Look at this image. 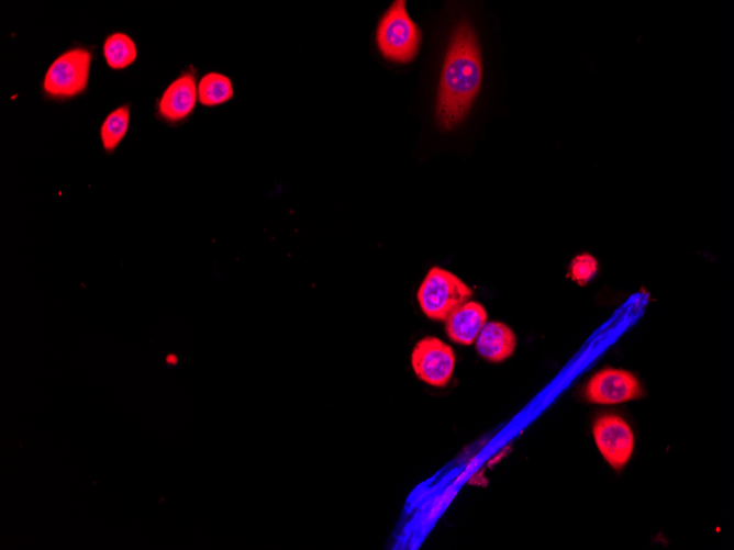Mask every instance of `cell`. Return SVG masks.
<instances>
[{"mask_svg": "<svg viewBox=\"0 0 734 550\" xmlns=\"http://www.w3.org/2000/svg\"><path fill=\"white\" fill-rule=\"evenodd\" d=\"M482 66L475 33L467 22L456 27L444 61L436 114L442 127L451 130L468 112L479 91Z\"/></svg>", "mask_w": 734, "mask_h": 550, "instance_id": "obj_1", "label": "cell"}, {"mask_svg": "<svg viewBox=\"0 0 734 550\" xmlns=\"http://www.w3.org/2000/svg\"><path fill=\"white\" fill-rule=\"evenodd\" d=\"M376 40L385 58L401 64L414 59L421 33L407 12L404 0L394 1L385 12L377 27Z\"/></svg>", "mask_w": 734, "mask_h": 550, "instance_id": "obj_2", "label": "cell"}, {"mask_svg": "<svg viewBox=\"0 0 734 550\" xmlns=\"http://www.w3.org/2000/svg\"><path fill=\"white\" fill-rule=\"evenodd\" d=\"M471 294L472 290L457 276L441 267H433L420 284L416 299L429 318L445 321Z\"/></svg>", "mask_w": 734, "mask_h": 550, "instance_id": "obj_3", "label": "cell"}, {"mask_svg": "<svg viewBox=\"0 0 734 550\" xmlns=\"http://www.w3.org/2000/svg\"><path fill=\"white\" fill-rule=\"evenodd\" d=\"M91 60L92 54L84 47H74L60 54L45 74V94L53 99H69L84 92Z\"/></svg>", "mask_w": 734, "mask_h": 550, "instance_id": "obj_4", "label": "cell"}, {"mask_svg": "<svg viewBox=\"0 0 734 550\" xmlns=\"http://www.w3.org/2000/svg\"><path fill=\"white\" fill-rule=\"evenodd\" d=\"M455 362L453 348L434 336L419 340L411 352V366L415 375L433 386L448 384Z\"/></svg>", "mask_w": 734, "mask_h": 550, "instance_id": "obj_5", "label": "cell"}, {"mask_svg": "<svg viewBox=\"0 0 734 550\" xmlns=\"http://www.w3.org/2000/svg\"><path fill=\"white\" fill-rule=\"evenodd\" d=\"M592 434L603 459L613 469H623L634 449V435L629 424L619 415L604 414L596 419Z\"/></svg>", "mask_w": 734, "mask_h": 550, "instance_id": "obj_6", "label": "cell"}, {"mask_svg": "<svg viewBox=\"0 0 734 550\" xmlns=\"http://www.w3.org/2000/svg\"><path fill=\"white\" fill-rule=\"evenodd\" d=\"M583 394L590 403L613 405L640 399L643 395V388L632 372L605 368L590 378Z\"/></svg>", "mask_w": 734, "mask_h": 550, "instance_id": "obj_7", "label": "cell"}, {"mask_svg": "<svg viewBox=\"0 0 734 550\" xmlns=\"http://www.w3.org/2000/svg\"><path fill=\"white\" fill-rule=\"evenodd\" d=\"M198 100V85L191 72L176 78L163 92L157 110L168 122H178L191 114Z\"/></svg>", "mask_w": 734, "mask_h": 550, "instance_id": "obj_8", "label": "cell"}, {"mask_svg": "<svg viewBox=\"0 0 734 550\" xmlns=\"http://www.w3.org/2000/svg\"><path fill=\"white\" fill-rule=\"evenodd\" d=\"M487 319V312L482 304L467 301L447 316L445 330L454 343L469 346L475 343Z\"/></svg>", "mask_w": 734, "mask_h": 550, "instance_id": "obj_9", "label": "cell"}, {"mask_svg": "<svg viewBox=\"0 0 734 550\" xmlns=\"http://www.w3.org/2000/svg\"><path fill=\"white\" fill-rule=\"evenodd\" d=\"M477 352L488 361L510 358L516 347L514 332L501 322H487L475 340Z\"/></svg>", "mask_w": 734, "mask_h": 550, "instance_id": "obj_10", "label": "cell"}, {"mask_svg": "<svg viewBox=\"0 0 734 550\" xmlns=\"http://www.w3.org/2000/svg\"><path fill=\"white\" fill-rule=\"evenodd\" d=\"M103 56L110 68L123 69L136 59V45L129 35L116 32L104 41Z\"/></svg>", "mask_w": 734, "mask_h": 550, "instance_id": "obj_11", "label": "cell"}, {"mask_svg": "<svg viewBox=\"0 0 734 550\" xmlns=\"http://www.w3.org/2000/svg\"><path fill=\"white\" fill-rule=\"evenodd\" d=\"M233 97L231 80L219 72L205 74L198 82V100L205 106H214Z\"/></svg>", "mask_w": 734, "mask_h": 550, "instance_id": "obj_12", "label": "cell"}, {"mask_svg": "<svg viewBox=\"0 0 734 550\" xmlns=\"http://www.w3.org/2000/svg\"><path fill=\"white\" fill-rule=\"evenodd\" d=\"M129 123V105L116 108L105 117L100 128V138L105 151H113L121 143L127 132Z\"/></svg>", "mask_w": 734, "mask_h": 550, "instance_id": "obj_13", "label": "cell"}, {"mask_svg": "<svg viewBox=\"0 0 734 550\" xmlns=\"http://www.w3.org/2000/svg\"><path fill=\"white\" fill-rule=\"evenodd\" d=\"M598 271V260L594 256L582 252L577 255L569 265V277L580 285L587 284Z\"/></svg>", "mask_w": 734, "mask_h": 550, "instance_id": "obj_14", "label": "cell"}]
</instances>
